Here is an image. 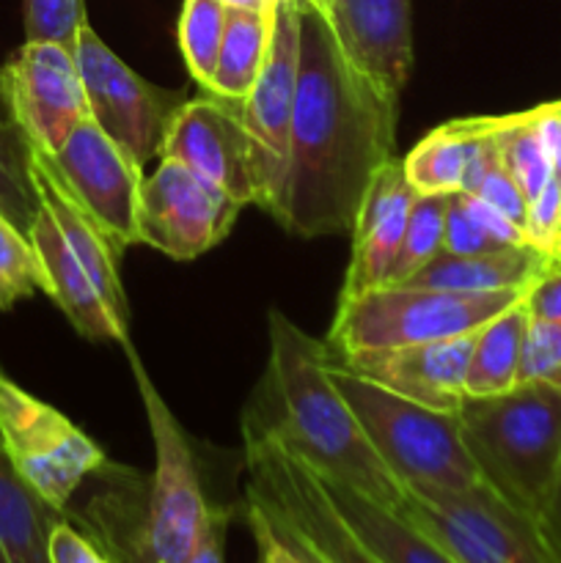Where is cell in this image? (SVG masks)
Here are the masks:
<instances>
[{
	"instance_id": "cell-1",
	"label": "cell",
	"mask_w": 561,
	"mask_h": 563,
	"mask_svg": "<svg viewBox=\"0 0 561 563\" xmlns=\"http://www.w3.org/2000/svg\"><path fill=\"white\" fill-rule=\"evenodd\" d=\"M399 93L358 71L319 9L300 0V66L284 187L273 218L314 240L352 231L369 187L394 159Z\"/></svg>"
},
{
	"instance_id": "cell-2",
	"label": "cell",
	"mask_w": 561,
	"mask_h": 563,
	"mask_svg": "<svg viewBox=\"0 0 561 563\" xmlns=\"http://www.w3.org/2000/svg\"><path fill=\"white\" fill-rule=\"evenodd\" d=\"M328 344L270 311V385L278 418L264 423L314 473L402 511L407 487L369 443L355 412L328 377Z\"/></svg>"
},
{
	"instance_id": "cell-3",
	"label": "cell",
	"mask_w": 561,
	"mask_h": 563,
	"mask_svg": "<svg viewBox=\"0 0 561 563\" xmlns=\"http://www.w3.org/2000/svg\"><path fill=\"white\" fill-rule=\"evenodd\" d=\"M457 416L484 482L537 520L561 476V390L517 383L498 396H468Z\"/></svg>"
},
{
	"instance_id": "cell-4",
	"label": "cell",
	"mask_w": 561,
	"mask_h": 563,
	"mask_svg": "<svg viewBox=\"0 0 561 563\" xmlns=\"http://www.w3.org/2000/svg\"><path fill=\"white\" fill-rule=\"evenodd\" d=\"M328 377L355 412L385 465L407 489L468 493L484 482L457 412L429 410L328 363Z\"/></svg>"
},
{
	"instance_id": "cell-5",
	"label": "cell",
	"mask_w": 561,
	"mask_h": 563,
	"mask_svg": "<svg viewBox=\"0 0 561 563\" xmlns=\"http://www.w3.org/2000/svg\"><path fill=\"white\" fill-rule=\"evenodd\" d=\"M522 297L526 289L449 291L416 284L374 286L361 295L341 297L328 350L344 357L352 352L394 350L476 333Z\"/></svg>"
},
{
	"instance_id": "cell-6",
	"label": "cell",
	"mask_w": 561,
	"mask_h": 563,
	"mask_svg": "<svg viewBox=\"0 0 561 563\" xmlns=\"http://www.w3.org/2000/svg\"><path fill=\"white\" fill-rule=\"evenodd\" d=\"M121 346L130 361L154 443L146 515L132 542V555L124 563H185L207 528L212 506L204 498L185 429L157 390L132 341L127 339Z\"/></svg>"
},
{
	"instance_id": "cell-7",
	"label": "cell",
	"mask_w": 561,
	"mask_h": 563,
	"mask_svg": "<svg viewBox=\"0 0 561 563\" xmlns=\"http://www.w3.org/2000/svg\"><path fill=\"white\" fill-rule=\"evenodd\" d=\"M248 498L270 511L330 563H383L330 500L317 473L292 454L262 421H245Z\"/></svg>"
},
{
	"instance_id": "cell-8",
	"label": "cell",
	"mask_w": 561,
	"mask_h": 563,
	"mask_svg": "<svg viewBox=\"0 0 561 563\" xmlns=\"http://www.w3.org/2000/svg\"><path fill=\"white\" fill-rule=\"evenodd\" d=\"M399 515L460 563H553L539 522L501 498L490 484L468 493L407 489Z\"/></svg>"
},
{
	"instance_id": "cell-9",
	"label": "cell",
	"mask_w": 561,
	"mask_h": 563,
	"mask_svg": "<svg viewBox=\"0 0 561 563\" xmlns=\"http://www.w3.org/2000/svg\"><path fill=\"white\" fill-rule=\"evenodd\" d=\"M0 445L20 476L58 511L108 462L64 412L22 390L6 374H0Z\"/></svg>"
},
{
	"instance_id": "cell-10",
	"label": "cell",
	"mask_w": 561,
	"mask_h": 563,
	"mask_svg": "<svg viewBox=\"0 0 561 563\" xmlns=\"http://www.w3.org/2000/svg\"><path fill=\"white\" fill-rule=\"evenodd\" d=\"M75 64L86 88L94 124L113 137L141 165L163 152L170 121L187 102L185 91H170L138 75L108 44L91 22H82L75 42Z\"/></svg>"
},
{
	"instance_id": "cell-11",
	"label": "cell",
	"mask_w": 561,
	"mask_h": 563,
	"mask_svg": "<svg viewBox=\"0 0 561 563\" xmlns=\"http://www.w3.org/2000/svg\"><path fill=\"white\" fill-rule=\"evenodd\" d=\"M0 99L22 141L47 154L91 115L75 53L55 42H25L0 66Z\"/></svg>"
},
{
	"instance_id": "cell-12",
	"label": "cell",
	"mask_w": 561,
	"mask_h": 563,
	"mask_svg": "<svg viewBox=\"0 0 561 563\" xmlns=\"http://www.w3.org/2000/svg\"><path fill=\"white\" fill-rule=\"evenodd\" d=\"M242 203L209 185L190 168L163 159L143 179L138 207V245H148L176 262H193L229 236Z\"/></svg>"
},
{
	"instance_id": "cell-13",
	"label": "cell",
	"mask_w": 561,
	"mask_h": 563,
	"mask_svg": "<svg viewBox=\"0 0 561 563\" xmlns=\"http://www.w3.org/2000/svg\"><path fill=\"white\" fill-rule=\"evenodd\" d=\"M160 157L182 163L242 207L262 203V179L242 102L209 91L187 99L170 121Z\"/></svg>"
},
{
	"instance_id": "cell-14",
	"label": "cell",
	"mask_w": 561,
	"mask_h": 563,
	"mask_svg": "<svg viewBox=\"0 0 561 563\" xmlns=\"http://www.w3.org/2000/svg\"><path fill=\"white\" fill-rule=\"evenodd\" d=\"M297 66H300V0H280L273 9L267 58L258 71L256 86L242 102V119L253 141L258 179H262L258 207L270 214L275 212L280 187H284Z\"/></svg>"
},
{
	"instance_id": "cell-15",
	"label": "cell",
	"mask_w": 561,
	"mask_h": 563,
	"mask_svg": "<svg viewBox=\"0 0 561 563\" xmlns=\"http://www.w3.org/2000/svg\"><path fill=\"white\" fill-rule=\"evenodd\" d=\"M50 157L64 185L97 220L110 245L119 253L138 245L143 165L113 137L105 135L91 115Z\"/></svg>"
},
{
	"instance_id": "cell-16",
	"label": "cell",
	"mask_w": 561,
	"mask_h": 563,
	"mask_svg": "<svg viewBox=\"0 0 561 563\" xmlns=\"http://www.w3.org/2000/svg\"><path fill=\"white\" fill-rule=\"evenodd\" d=\"M476 333L394 350L352 352L341 357L339 366L429 410L457 412L468 399L465 379Z\"/></svg>"
},
{
	"instance_id": "cell-17",
	"label": "cell",
	"mask_w": 561,
	"mask_h": 563,
	"mask_svg": "<svg viewBox=\"0 0 561 563\" xmlns=\"http://www.w3.org/2000/svg\"><path fill=\"white\" fill-rule=\"evenodd\" d=\"M322 14L350 64L402 93L413 71L410 0H328Z\"/></svg>"
},
{
	"instance_id": "cell-18",
	"label": "cell",
	"mask_w": 561,
	"mask_h": 563,
	"mask_svg": "<svg viewBox=\"0 0 561 563\" xmlns=\"http://www.w3.org/2000/svg\"><path fill=\"white\" fill-rule=\"evenodd\" d=\"M28 146V143H25ZM28 174H31L33 190H36L38 207L55 220V225L64 234L66 245L82 264L88 278L94 280L97 291L102 295L105 306L116 317V322L130 330V302L121 286L119 258L121 253L110 245L108 236L97 225V220L82 209V203L72 196L69 187L61 179L53 157L36 146H28Z\"/></svg>"
},
{
	"instance_id": "cell-19",
	"label": "cell",
	"mask_w": 561,
	"mask_h": 563,
	"mask_svg": "<svg viewBox=\"0 0 561 563\" xmlns=\"http://www.w3.org/2000/svg\"><path fill=\"white\" fill-rule=\"evenodd\" d=\"M413 201H416V190L402 170V159L394 157L380 170L358 209L355 225L350 231V267L344 273L339 300L388 284Z\"/></svg>"
},
{
	"instance_id": "cell-20",
	"label": "cell",
	"mask_w": 561,
	"mask_h": 563,
	"mask_svg": "<svg viewBox=\"0 0 561 563\" xmlns=\"http://www.w3.org/2000/svg\"><path fill=\"white\" fill-rule=\"evenodd\" d=\"M28 236H31L33 247H36L38 262L44 267V278H47L44 295L64 311L72 328L86 341L124 344L130 339V330H124L116 322V317L105 306L94 280L88 278V273L77 262L72 247L66 245L55 220L42 207H38L36 218H33Z\"/></svg>"
},
{
	"instance_id": "cell-21",
	"label": "cell",
	"mask_w": 561,
	"mask_h": 563,
	"mask_svg": "<svg viewBox=\"0 0 561 563\" xmlns=\"http://www.w3.org/2000/svg\"><path fill=\"white\" fill-rule=\"evenodd\" d=\"M548 269H553L550 253L534 245H515L476 256L440 253L405 284L449 291H509L528 289Z\"/></svg>"
},
{
	"instance_id": "cell-22",
	"label": "cell",
	"mask_w": 561,
	"mask_h": 563,
	"mask_svg": "<svg viewBox=\"0 0 561 563\" xmlns=\"http://www.w3.org/2000/svg\"><path fill=\"white\" fill-rule=\"evenodd\" d=\"M319 482L324 484L330 500L346 520V526L383 563H460L443 544L435 542L429 533L413 526L399 511L374 504L344 484L328 482L322 476H319Z\"/></svg>"
},
{
	"instance_id": "cell-23",
	"label": "cell",
	"mask_w": 561,
	"mask_h": 563,
	"mask_svg": "<svg viewBox=\"0 0 561 563\" xmlns=\"http://www.w3.org/2000/svg\"><path fill=\"white\" fill-rule=\"evenodd\" d=\"M495 115H471L435 126L402 159L407 181L421 196H451L465 190V176L479 143L493 130Z\"/></svg>"
},
{
	"instance_id": "cell-24",
	"label": "cell",
	"mask_w": 561,
	"mask_h": 563,
	"mask_svg": "<svg viewBox=\"0 0 561 563\" xmlns=\"http://www.w3.org/2000/svg\"><path fill=\"white\" fill-rule=\"evenodd\" d=\"M64 520L0 445V563H50V533Z\"/></svg>"
},
{
	"instance_id": "cell-25",
	"label": "cell",
	"mask_w": 561,
	"mask_h": 563,
	"mask_svg": "<svg viewBox=\"0 0 561 563\" xmlns=\"http://www.w3.org/2000/svg\"><path fill=\"white\" fill-rule=\"evenodd\" d=\"M528 322L531 317L526 302L520 300L479 330L468 366V396H498L520 383Z\"/></svg>"
},
{
	"instance_id": "cell-26",
	"label": "cell",
	"mask_w": 561,
	"mask_h": 563,
	"mask_svg": "<svg viewBox=\"0 0 561 563\" xmlns=\"http://www.w3.org/2000/svg\"><path fill=\"white\" fill-rule=\"evenodd\" d=\"M275 9V5H273ZM273 9H229L226 11L223 44H220L218 69H215L212 91L218 97L245 102L253 91L270 49L273 31Z\"/></svg>"
},
{
	"instance_id": "cell-27",
	"label": "cell",
	"mask_w": 561,
	"mask_h": 563,
	"mask_svg": "<svg viewBox=\"0 0 561 563\" xmlns=\"http://www.w3.org/2000/svg\"><path fill=\"white\" fill-rule=\"evenodd\" d=\"M498 152L501 163H504V168L509 170V176L517 181V187H520L528 201L553 179V165H550L534 108L522 110V113L501 115Z\"/></svg>"
},
{
	"instance_id": "cell-28",
	"label": "cell",
	"mask_w": 561,
	"mask_h": 563,
	"mask_svg": "<svg viewBox=\"0 0 561 563\" xmlns=\"http://www.w3.org/2000/svg\"><path fill=\"white\" fill-rule=\"evenodd\" d=\"M226 5L220 0H185L179 14V49L193 82L212 91L220 44L226 31Z\"/></svg>"
},
{
	"instance_id": "cell-29",
	"label": "cell",
	"mask_w": 561,
	"mask_h": 563,
	"mask_svg": "<svg viewBox=\"0 0 561 563\" xmlns=\"http://www.w3.org/2000/svg\"><path fill=\"white\" fill-rule=\"evenodd\" d=\"M446 207H449V196H421V192H416L405 236H402L399 256L391 267L388 284H405L418 269L427 267L435 256L443 253Z\"/></svg>"
},
{
	"instance_id": "cell-30",
	"label": "cell",
	"mask_w": 561,
	"mask_h": 563,
	"mask_svg": "<svg viewBox=\"0 0 561 563\" xmlns=\"http://www.w3.org/2000/svg\"><path fill=\"white\" fill-rule=\"evenodd\" d=\"M44 286L47 278L31 236L0 212V311H11Z\"/></svg>"
},
{
	"instance_id": "cell-31",
	"label": "cell",
	"mask_w": 561,
	"mask_h": 563,
	"mask_svg": "<svg viewBox=\"0 0 561 563\" xmlns=\"http://www.w3.org/2000/svg\"><path fill=\"white\" fill-rule=\"evenodd\" d=\"M0 212L25 234L38 212V198L28 174V146L9 121H0Z\"/></svg>"
},
{
	"instance_id": "cell-32",
	"label": "cell",
	"mask_w": 561,
	"mask_h": 563,
	"mask_svg": "<svg viewBox=\"0 0 561 563\" xmlns=\"http://www.w3.org/2000/svg\"><path fill=\"white\" fill-rule=\"evenodd\" d=\"M86 20L82 0H25V42H55L75 49Z\"/></svg>"
},
{
	"instance_id": "cell-33",
	"label": "cell",
	"mask_w": 561,
	"mask_h": 563,
	"mask_svg": "<svg viewBox=\"0 0 561 563\" xmlns=\"http://www.w3.org/2000/svg\"><path fill=\"white\" fill-rule=\"evenodd\" d=\"M531 379H542L561 390V322H542V319L528 322L520 383Z\"/></svg>"
},
{
	"instance_id": "cell-34",
	"label": "cell",
	"mask_w": 561,
	"mask_h": 563,
	"mask_svg": "<svg viewBox=\"0 0 561 563\" xmlns=\"http://www.w3.org/2000/svg\"><path fill=\"white\" fill-rule=\"evenodd\" d=\"M501 247L506 245L493 240V236L473 220V214L468 212L465 201H462V192H451L449 207H446L443 253H451V256H476V253L501 251Z\"/></svg>"
},
{
	"instance_id": "cell-35",
	"label": "cell",
	"mask_w": 561,
	"mask_h": 563,
	"mask_svg": "<svg viewBox=\"0 0 561 563\" xmlns=\"http://www.w3.org/2000/svg\"><path fill=\"white\" fill-rule=\"evenodd\" d=\"M561 234V181L550 179L537 196L528 201L526 212V242L539 251H553Z\"/></svg>"
},
{
	"instance_id": "cell-36",
	"label": "cell",
	"mask_w": 561,
	"mask_h": 563,
	"mask_svg": "<svg viewBox=\"0 0 561 563\" xmlns=\"http://www.w3.org/2000/svg\"><path fill=\"white\" fill-rule=\"evenodd\" d=\"M471 192L482 198V201H487L490 207H495L501 214H506L512 223H517L522 231H526L528 198L522 196V190L517 187V181L512 179L509 170L504 168L501 159L484 170V176L476 181V187H473Z\"/></svg>"
},
{
	"instance_id": "cell-37",
	"label": "cell",
	"mask_w": 561,
	"mask_h": 563,
	"mask_svg": "<svg viewBox=\"0 0 561 563\" xmlns=\"http://www.w3.org/2000/svg\"><path fill=\"white\" fill-rule=\"evenodd\" d=\"M50 563H113L94 539L61 520L50 533Z\"/></svg>"
},
{
	"instance_id": "cell-38",
	"label": "cell",
	"mask_w": 561,
	"mask_h": 563,
	"mask_svg": "<svg viewBox=\"0 0 561 563\" xmlns=\"http://www.w3.org/2000/svg\"><path fill=\"white\" fill-rule=\"evenodd\" d=\"M248 526H251L253 542H256V563H300L295 550L275 528L273 517L251 498H248Z\"/></svg>"
},
{
	"instance_id": "cell-39",
	"label": "cell",
	"mask_w": 561,
	"mask_h": 563,
	"mask_svg": "<svg viewBox=\"0 0 561 563\" xmlns=\"http://www.w3.org/2000/svg\"><path fill=\"white\" fill-rule=\"evenodd\" d=\"M462 201H465L468 212L473 214V220H476V223L493 236V240H498L501 245L506 247L528 245L526 231H522L517 223H512V220L506 218V214H501L498 209L490 207L487 201H482V198L473 196V192H462Z\"/></svg>"
},
{
	"instance_id": "cell-40",
	"label": "cell",
	"mask_w": 561,
	"mask_h": 563,
	"mask_svg": "<svg viewBox=\"0 0 561 563\" xmlns=\"http://www.w3.org/2000/svg\"><path fill=\"white\" fill-rule=\"evenodd\" d=\"M528 317L542 322H561V267L548 269L539 280H534L522 297Z\"/></svg>"
},
{
	"instance_id": "cell-41",
	"label": "cell",
	"mask_w": 561,
	"mask_h": 563,
	"mask_svg": "<svg viewBox=\"0 0 561 563\" xmlns=\"http://www.w3.org/2000/svg\"><path fill=\"white\" fill-rule=\"evenodd\" d=\"M229 522L231 509L212 506L207 528H204L201 539H198L185 563H226V533H229Z\"/></svg>"
},
{
	"instance_id": "cell-42",
	"label": "cell",
	"mask_w": 561,
	"mask_h": 563,
	"mask_svg": "<svg viewBox=\"0 0 561 563\" xmlns=\"http://www.w3.org/2000/svg\"><path fill=\"white\" fill-rule=\"evenodd\" d=\"M534 110H537V124L542 132L544 148H548L550 165H553V176L561 181V99L537 104Z\"/></svg>"
},
{
	"instance_id": "cell-43",
	"label": "cell",
	"mask_w": 561,
	"mask_h": 563,
	"mask_svg": "<svg viewBox=\"0 0 561 563\" xmlns=\"http://www.w3.org/2000/svg\"><path fill=\"white\" fill-rule=\"evenodd\" d=\"M537 522H539V528H542L544 537H548L550 542L561 550V476H559V482H556L553 493H550L548 504H544L542 515L537 517Z\"/></svg>"
},
{
	"instance_id": "cell-44",
	"label": "cell",
	"mask_w": 561,
	"mask_h": 563,
	"mask_svg": "<svg viewBox=\"0 0 561 563\" xmlns=\"http://www.w3.org/2000/svg\"><path fill=\"white\" fill-rule=\"evenodd\" d=\"M262 509H264V506H262ZM264 511H267V509H264ZM267 515H270V511H267ZM270 517H273V515H270ZM273 522H275V528H278V531H280V537L286 539V544H289V548L295 550V555H297V559H300V563H330L322 553H319L317 548H314L311 542H306V539H302L300 533H295V531H292V528H286L284 522L275 520V517H273Z\"/></svg>"
},
{
	"instance_id": "cell-45",
	"label": "cell",
	"mask_w": 561,
	"mask_h": 563,
	"mask_svg": "<svg viewBox=\"0 0 561 563\" xmlns=\"http://www.w3.org/2000/svg\"><path fill=\"white\" fill-rule=\"evenodd\" d=\"M220 3H223L226 9H251V11H267L275 5L270 3V0H220Z\"/></svg>"
},
{
	"instance_id": "cell-46",
	"label": "cell",
	"mask_w": 561,
	"mask_h": 563,
	"mask_svg": "<svg viewBox=\"0 0 561 563\" xmlns=\"http://www.w3.org/2000/svg\"><path fill=\"white\" fill-rule=\"evenodd\" d=\"M550 256H553L556 267H561V234H559V240H556V245H553V251H550Z\"/></svg>"
},
{
	"instance_id": "cell-47",
	"label": "cell",
	"mask_w": 561,
	"mask_h": 563,
	"mask_svg": "<svg viewBox=\"0 0 561 563\" xmlns=\"http://www.w3.org/2000/svg\"><path fill=\"white\" fill-rule=\"evenodd\" d=\"M544 542H548V550H550V559H553V563H561V550L556 548L553 542H550L548 537H544Z\"/></svg>"
},
{
	"instance_id": "cell-48",
	"label": "cell",
	"mask_w": 561,
	"mask_h": 563,
	"mask_svg": "<svg viewBox=\"0 0 561 563\" xmlns=\"http://www.w3.org/2000/svg\"><path fill=\"white\" fill-rule=\"evenodd\" d=\"M306 3H311L314 9H319V11L328 9V0H306Z\"/></svg>"
},
{
	"instance_id": "cell-49",
	"label": "cell",
	"mask_w": 561,
	"mask_h": 563,
	"mask_svg": "<svg viewBox=\"0 0 561 563\" xmlns=\"http://www.w3.org/2000/svg\"><path fill=\"white\" fill-rule=\"evenodd\" d=\"M0 121H9V115H6V108H3V99H0ZM11 124V121H9Z\"/></svg>"
},
{
	"instance_id": "cell-50",
	"label": "cell",
	"mask_w": 561,
	"mask_h": 563,
	"mask_svg": "<svg viewBox=\"0 0 561 563\" xmlns=\"http://www.w3.org/2000/svg\"><path fill=\"white\" fill-rule=\"evenodd\" d=\"M270 3H280V0H270Z\"/></svg>"
}]
</instances>
